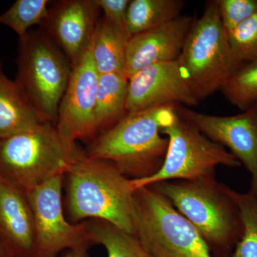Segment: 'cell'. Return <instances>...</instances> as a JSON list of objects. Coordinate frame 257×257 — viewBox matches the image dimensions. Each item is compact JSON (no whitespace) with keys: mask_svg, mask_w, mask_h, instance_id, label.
<instances>
[{"mask_svg":"<svg viewBox=\"0 0 257 257\" xmlns=\"http://www.w3.org/2000/svg\"><path fill=\"white\" fill-rule=\"evenodd\" d=\"M64 177L67 209L72 221H109L136 235L135 190L130 179L114 164L89 157L77 147Z\"/></svg>","mask_w":257,"mask_h":257,"instance_id":"6da1fadb","label":"cell"},{"mask_svg":"<svg viewBox=\"0 0 257 257\" xmlns=\"http://www.w3.org/2000/svg\"><path fill=\"white\" fill-rule=\"evenodd\" d=\"M176 106L128 113L117 124L98 135L86 154L114 164L130 179L146 178L160 170L169 140L162 130L172 122Z\"/></svg>","mask_w":257,"mask_h":257,"instance_id":"7a4b0ae2","label":"cell"},{"mask_svg":"<svg viewBox=\"0 0 257 257\" xmlns=\"http://www.w3.org/2000/svg\"><path fill=\"white\" fill-rule=\"evenodd\" d=\"M197 230L213 257H230L243 234L231 187L215 177L152 184Z\"/></svg>","mask_w":257,"mask_h":257,"instance_id":"3957f363","label":"cell"},{"mask_svg":"<svg viewBox=\"0 0 257 257\" xmlns=\"http://www.w3.org/2000/svg\"><path fill=\"white\" fill-rule=\"evenodd\" d=\"M178 62L199 103L221 91L242 65L231 50L216 0L207 2L193 22Z\"/></svg>","mask_w":257,"mask_h":257,"instance_id":"277c9868","label":"cell"},{"mask_svg":"<svg viewBox=\"0 0 257 257\" xmlns=\"http://www.w3.org/2000/svg\"><path fill=\"white\" fill-rule=\"evenodd\" d=\"M76 147L66 146L55 124L40 123L0 140V176L28 193L64 175Z\"/></svg>","mask_w":257,"mask_h":257,"instance_id":"5b68a950","label":"cell"},{"mask_svg":"<svg viewBox=\"0 0 257 257\" xmlns=\"http://www.w3.org/2000/svg\"><path fill=\"white\" fill-rule=\"evenodd\" d=\"M15 82L47 122L55 125L72 70L63 52L43 32H29L19 40Z\"/></svg>","mask_w":257,"mask_h":257,"instance_id":"8992f818","label":"cell"},{"mask_svg":"<svg viewBox=\"0 0 257 257\" xmlns=\"http://www.w3.org/2000/svg\"><path fill=\"white\" fill-rule=\"evenodd\" d=\"M136 236L155 257H213L202 236L153 186L135 191Z\"/></svg>","mask_w":257,"mask_h":257,"instance_id":"52a82bcc","label":"cell"},{"mask_svg":"<svg viewBox=\"0 0 257 257\" xmlns=\"http://www.w3.org/2000/svg\"><path fill=\"white\" fill-rule=\"evenodd\" d=\"M169 145L165 162L158 172L146 178L130 179L134 190L166 181L195 180L214 177L216 167L238 168L241 163L226 149L207 138L176 114L162 130Z\"/></svg>","mask_w":257,"mask_h":257,"instance_id":"ba28073f","label":"cell"},{"mask_svg":"<svg viewBox=\"0 0 257 257\" xmlns=\"http://www.w3.org/2000/svg\"><path fill=\"white\" fill-rule=\"evenodd\" d=\"M64 175H58L28 192L35 233L36 257H55L63 250L87 248L91 244L86 221L71 224L62 206Z\"/></svg>","mask_w":257,"mask_h":257,"instance_id":"9c48e42d","label":"cell"},{"mask_svg":"<svg viewBox=\"0 0 257 257\" xmlns=\"http://www.w3.org/2000/svg\"><path fill=\"white\" fill-rule=\"evenodd\" d=\"M99 76L90 47L72 66L55 124L62 141L70 150L77 147V140L96 137L94 111Z\"/></svg>","mask_w":257,"mask_h":257,"instance_id":"30bf717a","label":"cell"},{"mask_svg":"<svg viewBox=\"0 0 257 257\" xmlns=\"http://www.w3.org/2000/svg\"><path fill=\"white\" fill-rule=\"evenodd\" d=\"M175 111L211 141L228 149L249 174L250 189L257 192V111L253 106L232 116L204 114L184 106H176Z\"/></svg>","mask_w":257,"mask_h":257,"instance_id":"8fae6325","label":"cell"},{"mask_svg":"<svg viewBox=\"0 0 257 257\" xmlns=\"http://www.w3.org/2000/svg\"><path fill=\"white\" fill-rule=\"evenodd\" d=\"M198 104L178 60L150 66L128 79V113L158 106Z\"/></svg>","mask_w":257,"mask_h":257,"instance_id":"7c38bea8","label":"cell"},{"mask_svg":"<svg viewBox=\"0 0 257 257\" xmlns=\"http://www.w3.org/2000/svg\"><path fill=\"white\" fill-rule=\"evenodd\" d=\"M51 5L41 30L73 66L90 48L100 9L95 0H62Z\"/></svg>","mask_w":257,"mask_h":257,"instance_id":"4fadbf2b","label":"cell"},{"mask_svg":"<svg viewBox=\"0 0 257 257\" xmlns=\"http://www.w3.org/2000/svg\"><path fill=\"white\" fill-rule=\"evenodd\" d=\"M193 22L189 15H181L172 21L132 37L126 45V78L154 64L178 60Z\"/></svg>","mask_w":257,"mask_h":257,"instance_id":"5bb4252c","label":"cell"},{"mask_svg":"<svg viewBox=\"0 0 257 257\" xmlns=\"http://www.w3.org/2000/svg\"><path fill=\"white\" fill-rule=\"evenodd\" d=\"M0 239L11 257H36L35 219L28 193L0 176Z\"/></svg>","mask_w":257,"mask_h":257,"instance_id":"9a60e30c","label":"cell"},{"mask_svg":"<svg viewBox=\"0 0 257 257\" xmlns=\"http://www.w3.org/2000/svg\"><path fill=\"white\" fill-rule=\"evenodd\" d=\"M42 122H47L32 107L15 81L0 65V140L9 138Z\"/></svg>","mask_w":257,"mask_h":257,"instance_id":"2e32d148","label":"cell"},{"mask_svg":"<svg viewBox=\"0 0 257 257\" xmlns=\"http://www.w3.org/2000/svg\"><path fill=\"white\" fill-rule=\"evenodd\" d=\"M128 79L124 74H100L96 89V135L114 126L128 114L126 110Z\"/></svg>","mask_w":257,"mask_h":257,"instance_id":"e0dca14e","label":"cell"},{"mask_svg":"<svg viewBox=\"0 0 257 257\" xmlns=\"http://www.w3.org/2000/svg\"><path fill=\"white\" fill-rule=\"evenodd\" d=\"M128 42V40L116 31L104 17L98 20L91 51L99 75L124 74Z\"/></svg>","mask_w":257,"mask_h":257,"instance_id":"ac0fdd59","label":"cell"},{"mask_svg":"<svg viewBox=\"0 0 257 257\" xmlns=\"http://www.w3.org/2000/svg\"><path fill=\"white\" fill-rule=\"evenodd\" d=\"M184 7L182 0H130L127 24L131 37L179 18Z\"/></svg>","mask_w":257,"mask_h":257,"instance_id":"d6986e66","label":"cell"},{"mask_svg":"<svg viewBox=\"0 0 257 257\" xmlns=\"http://www.w3.org/2000/svg\"><path fill=\"white\" fill-rule=\"evenodd\" d=\"M91 243L105 248L108 257H155L136 236L109 221L90 219L86 221Z\"/></svg>","mask_w":257,"mask_h":257,"instance_id":"ffe728a7","label":"cell"},{"mask_svg":"<svg viewBox=\"0 0 257 257\" xmlns=\"http://www.w3.org/2000/svg\"><path fill=\"white\" fill-rule=\"evenodd\" d=\"M231 193L239 210L243 234L230 257H257V192L231 189Z\"/></svg>","mask_w":257,"mask_h":257,"instance_id":"44dd1931","label":"cell"},{"mask_svg":"<svg viewBox=\"0 0 257 257\" xmlns=\"http://www.w3.org/2000/svg\"><path fill=\"white\" fill-rule=\"evenodd\" d=\"M226 100L241 111L257 101V60L243 64L221 89Z\"/></svg>","mask_w":257,"mask_h":257,"instance_id":"7402d4cb","label":"cell"},{"mask_svg":"<svg viewBox=\"0 0 257 257\" xmlns=\"http://www.w3.org/2000/svg\"><path fill=\"white\" fill-rule=\"evenodd\" d=\"M48 0H18L3 14L0 24L8 27L23 38L34 25H41L48 13Z\"/></svg>","mask_w":257,"mask_h":257,"instance_id":"603a6c76","label":"cell"},{"mask_svg":"<svg viewBox=\"0 0 257 257\" xmlns=\"http://www.w3.org/2000/svg\"><path fill=\"white\" fill-rule=\"evenodd\" d=\"M231 50L240 63L257 60V13L228 34Z\"/></svg>","mask_w":257,"mask_h":257,"instance_id":"cb8c5ba5","label":"cell"},{"mask_svg":"<svg viewBox=\"0 0 257 257\" xmlns=\"http://www.w3.org/2000/svg\"><path fill=\"white\" fill-rule=\"evenodd\" d=\"M216 3L227 35L257 13V0H216Z\"/></svg>","mask_w":257,"mask_h":257,"instance_id":"d4e9b609","label":"cell"},{"mask_svg":"<svg viewBox=\"0 0 257 257\" xmlns=\"http://www.w3.org/2000/svg\"><path fill=\"white\" fill-rule=\"evenodd\" d=\"M104 18L119 33L130 40L128 30L127 10L130 0H95Z\"/></svg>","mask_w":257,"mask_h":257,"instance_id":"484cf974","label":"cell"},{"mask_svg":"<svg viewBox=\"0 0 257 257\" xmlns=\"http://www.w3.org/2000/svg\"><path fill=\"white\" fill-rule=\"evenodd\" d=\"M87 248H79V249L68 250L62 257H88Z\"/></svg>","mask_w":257,"mask_h":257,"instance_id":"4316f807","label":"cell"},{"mask_svg":"<svg viewBox=\"0 0 257 257\" xmlns=\"http://www.w3.org/2000/svg\"><path fill=\"white\" fill-rule=\"evenodd\" d=\"M0 257H11L7 251L1 239H0Z\"/></svg>","mask_w":257,"mask_h":257,"instance_id":"83f0119b","label":"cell"},{"mask_svg":"<svg viewBox=\"0 0 257 257\" xmlns=\"http://www.w3.org/2000/svg\"><path fill=\"white\" fill-rule=\"evenodd\" d=\"M253 106L255 108V109H256V110L257 111V101H256V103H255L254 105Z\"/></svg>","mask_w":257,"mask_h":257,"instance_id":"f1b7e54d","label":"cell"}]
</instances>
